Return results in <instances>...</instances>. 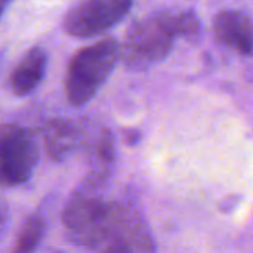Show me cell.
<instances>
[{"label":"cell","instance_id":"12","mask_svg":"<svg viewBox=\"0 0 253 253\" xmlns=\"http://www.w3.org/2000/svg\"><path fill=\"white\" fill-rule=\"evenodd\" d=\"M13 0H0V18L3 16V13L6 12V9L12 4Z\"/></svg>","mask_w":253,"mask_h":253},{"label":"cell","instance_id":"9","mask_svg":"<svg viewBox=\"0 0 253 253\" xmlns=\"http://www.w3.org/2000/svg\"><path fill=\"white\" fill-rule=\"evenodd\" d=\"M43 138L47 154L56 162L67 159L77 145V130L71 122L64 119L49 120L44 125Z\"/></svg>","mask_w":253,"mask_h":253},{"label":"cell","instance_id":"6","mask_svg":"<svg viewBox=\"0 0 253 253\" xmlns=\"http://www.w3.org/2000/svg\"><path fill=\"white\" fill-rule=\"evenodd\" d=\"M111 205H107L96 196H77L64 212L65 227L77 234L84 243L93 245L110 213Z\"/></svg>","mask_w":253,"mask_h":253},{"label":"cell","instance_id":"10","mask_svg":"<svg viewBox=\"0 0 253 253\" xmlns=\"http://www.w3.org/2000/svg\"><path fill=\"white\" fill-rule=\"evenodd\" d=\"M43 230H44V224L43 219L37 215H31L25 224L22 225L19 236L16 239V245L13 248L12 253H33L42 237H43Z\"/></svg>","mask_w":253,"mask_h":253},{"label":"cell","instance_id":"8","mask_svg":"<svg viewBox=\"0 0 253 253\" xmlns=\"http://www.w3.org/2000/svg\"><path fill=\"white\" fill-rule=\"evenodd\" d=\"M47 68V53L44 49L30 47L18 61L9 77V86L13 95L27 96L43 82Z\"/></svg>","mask_w":253,"mask_h":253},{"label":"cell","instance_id":"3","mask_svg":"<svg viewBox=\"0 0 253 253\" xmlns=\"http://www.w3.org/2000/svg\"><path fill=\"white\" fill-rule=\"evenodd\" d=\"M99 253H154L144 219L135 209L111 205L107 221L93 243Z\"/></svg>","mask_w":253,"mask_h":253},{"label":"cell","instance_id":"11","mask_svg":"<svg viewBox=\"0 0 253 253\" xmlns=\"http://www.w3.org/2000/svg\"><path fill=\"white\" fill-rule=\"evenodd\" d=\"M178 16V33L179 37H184L190 42H194L200 34V21L197 15L191 10L179 12Z\"/></svg>","mask_w":253,"mask_h":253},{"label":"cell","instance_id":"5","mask_svg":"<svg viewBox=\"0 0 253 253\" xmlns=\"http://www.w3.org/2000/svg\"><path fill=\"white\" fill-rule=\"evenodd\" d=\"M39 160V148L33 133L18 125H0V184L25 182Z\"/></svg>","mask_w":253,"mask_h":253},{"label":"cell","instance_id":"1","mask_svg":"<svg viewBox=\"0 0 253 253\" xmlns=\"http://www.w3.org/2000/svg\"><path fill=\"white\" fill-rule=\"evenodd\" d=\"M176 37H179L176 13L153 12L127 28L120 46V59L129 70H148L170 53Z\"/></svg>","mask_w":253,"mask_h":253},{"label":"cell","instance_id":"2","mask_svg":"<svg viewBox=\"0 0 253 253\" xmlns=\"http://www.w3.org/2000/svg\"><path fill=\"white\" fill-rule=\"evenodd\" d=\"M119 59L120 44L111 37L77 50L71 56L65 73L67 101L74 107L90 102L108 80Z\"/></svg>","mask_w":253,"mask_h":253},{"label":"cell","instance_id":"13","mask_svg":"<svg viewBox=\"0 0 253 253\" xmlns=\"http://www.w3.org/2000/svg\"><path fill=\"white\" fill-rule=\"evenodd\" d=\"M1 221H3V218H1V213H0V224H1Z\"/></svg>","mask_w":253,"mask_h":253},{"label":"cell","instance_id":"4","mask_svg":"<svg viewBox=\"0 0 253 253\" xmlns=\"http://www.w3.org/2000/svg\"><path fill=\"white\" fill-rule=\"evenodd\" d=\"M132 4L133 0H76L64 15L62 27L76 39L96 37L116 27Z\"/></svg>","mask_w":253,"mask_h":253},{"label":"cell","instance_id":"7","mask_svg":"<svg viewBox=\"0 0 253 253\" xmlns=\"http://www.w3.org/2000/svg\"><path fill=\"white\" fill-rule=\"evenodd\" d=\"M213 34L216 40L242 55L253 52V19L242 10H222L213 18Z\"/></svg>","mask_w":253,"mask_h":253}]
</instances>
